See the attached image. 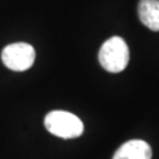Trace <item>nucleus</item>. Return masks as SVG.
<instances>
[{
	"mask_svg": "<svg viewBox=\"0 0 159 159\" xmlns=\"http://www.w3.org/2000/svg\"><path fill=\"white\" fill-rule=\"evenodd\" d=\"M152 150L151 146L144 140L133 139L124 143L120 146L112 159H151Z\"/></svg>",
	"mask_w": 159,
	"mask_h": 159,
	"instance_id": "4",
	"label": "nucleus"
},
{
	"mask_svg": "<svg viewBox=\"0 0 159 159\" xmlns=\"http://www.w3.org/2000/svg\"><path fill=\"white\" fill-rule=\"evenodd\" d=\"M2 63L12 71H26L34 63L35 51L27 43H14L6 46L1 53Z\"/></svg>",
	"mask_w": 159,
	"mask_h": 159,
	"instance_id": "3",
	"label": "nucleus"
},
{
	"mask_svg": "<svg viewBox=\"0 0 159 159\" xmlns=\"http://www.w3.org/2000/svg\"><path fill=\"white\" fill-rule=\"evenodd\" d=\"M139 19L151 31H159V0H140L138 6Z\"/></svg>",
	"mask_w": 159,
	"mask_h": 159,
	"instance_id": "5",
	"label": "nucleus"
},
{
	"mask_svg": "<svg viewBox=\"0 0 159 159\" xmlns=\"http://www.w3.org/2000/svg\"><path fill=\"white\" fill-rule=\"evenodd\" d=\"M130 60V51L125 40L120 37L107 39L99 51V63L104 70L111 73L124 71Z\"/></svg>",
	"mask_w": 159,
	"mask_h": 159,
	"instance_id": "1",
	"label": "nucleus"
},
{
	"mask_svg": "<svg viewBox=\"0 0 159 159\" xmlns=\"http://www.w3.org/2000/svg\"><path fill=\"white\" fill-rule=\"evenodd\" d=\"M46 130L53 136L64 139H73L84 132L83 121L73 113L66 111H52L44 120Z\"/></svg>",
	"mask_w": 159,
	"mask_h": 159,
	"instance_id": "2",
	"label": "nucleus"
}]
</instances>
